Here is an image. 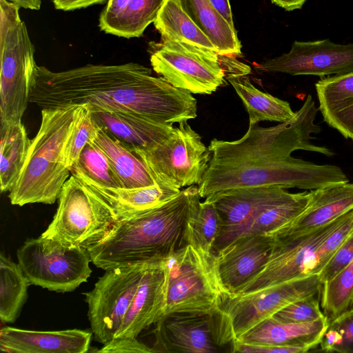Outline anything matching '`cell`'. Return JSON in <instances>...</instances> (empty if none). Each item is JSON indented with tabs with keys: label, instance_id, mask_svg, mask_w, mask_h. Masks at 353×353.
<instances>
[{
	"label": "cell",
	"instance_id": "obj_1",
	"mask_svg": "<svg viewBox=\"0 0 353 353\" xmlns=\"http://www.w3.org/2000/svg\"><path fill=\"white\" fill-rule=\"evenodd\" d=\"M318 110L309 94L294 117L286 122L268 128L249 124L247 132L236 141L213 139L208 145V168L197 185L200 197L249 187L312 190L349 182L338 166L317 165L291 156L298 150L334 154L329 148L311 143L312 134L321 132L314 123Z\"/></svg>",
	"mask_w": 353,
	"mask_h": 353
},
{
	"label": "cell",
	"instance_id": "obj_2",
	"mask_svg": "<svg viewBox=\"0 0 353 353\" xmlns=\"http://www.w3.org/2000/svg\"><path fill=\"white\" fill-rule=\"evenodd\" d=\"M30 102L41 109L88 103L92 111L126 112L171 125L197 116L192 93L132 62L88 64L61 72L38 66Z\"/></svg>",
	"mask_w": 353,
	"mask_h": 353
},
{
	"label": "cell",
	"instance_id": "obj_3",
	"mask_svg": "<svg viewBox=\"0 0 353 353\" xmlns=\"http://www.w3.org/2000/svg\"><path fill=\"white\" fill-rule=\"evenodd\" d=\"M200 199L198 186L191 185L161 205L118 219L101 241L87 249L91 262L105 270L166 259L186 245L187 223Z\"/></svg>",
	"mask_w": 353,
	"mask_h": 353
},
{
	"label": "cell",
	"instance_id": "obj_4",
	"mask_svg": "<svg viewBox=\"0 0 353 353\" xmlns=\"http://www.w3.org/2000/svg\"><path fill=\"white\" fill-rule=\"evenodd\" d=\"M82 104L41 109V121L25 164L9 191L12 205L53 204L71 175L66 148Z\"/></svg>",
	"mask_w": 353,
	"mask_h": 353
},
{
	"label": "cell",
	"instance_id": "obj_5",
	"mask_svg": "<svg viewBox=\"0 0 353 353\" xmlns=\"http://www.w3.org/2000/svg\"><path fill=\"white\" fill-rule=\"evenodd\" d=\"M169 313L215 314L234 296L224 285L217 255L188 244L163 261ZM163 314V315H164Z\"/></svg>",
	"mask_w": 353,
	"mask_h": 353
},
{
	"label": "cell",
	"instance_id": "obj_6",
	"mask_svg": "<svg viewBox=\"0 0 353 353\" xmlns=\"http://www.w3.org/2000/svg\"><path fill=\"white\" fill-rule=\"evenodd\" d=\"M19 8L0 0L1 123L21 121L30 102L38 65Z\"/></svg>",
	"mask_w": 353,
	"mask_h": 353
},
{
	"label": "cell",
	"instance_id": "obj_7",
	"mask_svg": "<svg viewBox=\"0 0 353 353\" xmlns=\"http://www.w3.org/2000/svg\"><path fill=\"white\" fill-rule=\"evenodd\" d=\"M117 220L100 195L71 174L61 189L52 221L41 235L87 250L101 241Z\"/></svg>",
	"mask_w": 353,
	"mask_h": 353
},
{
	"label": "cell",
	"instance_id": "obj_8",
	"mask_svg": "<svg viewBox=\"0 0 353 353\" xmlns=\"http://www.w3.org/2000/svg\"><path fill=\"white\" fill-rule=\"evenodd\" d=\"M18 264L30 285L69 292L87 282L92 270L86 249L41 235L17 250Z\"/></svg>",
	"mask_w": 353,
	"mask_h": 353
},
{
	"label": "cell",
	"instance_id": "obj_9",
	"mask_svg": "<svg viewBox=\"0 0 353 353\" xmlns=\"http://www.w3.org/2000/svg\"><path fill=\"white\" fill-rule=\"evenodd\" d=\"M321 287L318 275H312L230 299L215 314L221 346L239 341L290 303L320 293Z\"/></svg>",
	"mask_w": 353,
	"mask_h": 353
},
{
	"label": "cell",
	"instance_id": "obj_10",
	"mask_svg": "<svg viewBox=\"0 0 353 353\" xmlns=\"http://www.w3.org/2000/svg\"><path fill=\"white\" fill-rule=\"evenodd\" d=\"M153 70L172 85L192 94H210L225 83L215 51L178 41H163L152 51Z\"/></svg>",
	"mask_w": 353,
	"mask_h": 353
},
{
	"label": "cell",
	"instance_id": "obj_11",
	"mask_svg": "<svg viewBox=\"0 0 353 353\" xmlns=\"http://www.w3.org/2000/svg\"><path fill=\"white\" fill-rule=\"evenodd\" d=\"M155 177L178 189L199 185L211 159L208 147L187 121L161 142L140 150Z\"/></svg>",
	"mask_w": 353,
	"mask_h": 353
},
{
	"label": "cell",
	"instance_id": "obj_12",
	"mask_svg": "<svg viewBox=\"0 0 353 353\" xmlns=\"http://www.w3.org/2000/svg\"><path fill=\"white\" fill-rule=\"evenodd\" d=\"M150 264L107 269L93 289L83 293L95 341L104 345L115 337L141 279Z\"/></svg>",
	"mask_w": 353,
	"mask_h": 353
},
{
	"label": "cell",
	"instance_id": "obj_13",
	"mask_svg": "<svg viewBox=\"0 0 353 353\" xmlns=\"http://www.w3.org/2000/svg\"><path fill=\"white\" fill-rule=\"evenodd\" d=\"M347 214V212L325 225L302 234L270 235L274 243L268 262L258 274L239 290L236 296L305 277V268L313 253L343 223Z\"/></svg>",
	"mask_w": 353,
	"mask_h": 353
},
{
	"label": "cell",
	"instance_id": "obj_14",
	"mask_svg": "<svg viewBox=\"0 0 353 353\" xmlns=\"http://www.w3.org/2000/svg\"><path fill=\"white\" fill-rule=\"evenodd\" d=\"M266 72L320 77L353 73V43L341 44L328 39L292 43L287 53L255 65Z\"/></svg>",
	"mask_w": 353,
	"mask_h": 353
},
{
	"label": "cell",
	"instance_id": "obj_15",
	"mask_svg": "<svg viewBox=\"0 0 353 353\" xmlns=\"http://www.w3.org/2000/svg\"><path fill=\"white\" fill-rule=\"evenodd\" d=\"M154 324L153 352L214 353L221 347L215 314L169 313Z\"/></svg>",
	"mask_w": 353,
	"mask_h": 353
},
{
	"label": "cell",
	"instance_id": "obj_16",
	"mask_svg": "<svg viewBox=\"0 0 353 353\" xmlns=\"http://www.w3.org/2000/svg\"><path fill=\"white\" fill-rule=\"evenodd\" d=\"M292 194L281 186L265 185L233 189L206 197L214 203L222 222L214 252L222 249L228 238L250 219L287 200Z\"/></svg>",
	"mask_w": 353,
	"mask_h": 353
},
{
	"label": "cell",
	"instance_id": "obj_17",
	"mask_svg": "<svg viewBox=\"0 0 353 353\" xmlns=\"http://www.w3.org/2000/svg\"><path fill=\"white\" fill-rule=\"evenodd\" d=\"M273 243L270 235L250 234L238 237L216 253L221 280L234 297L264 268Z\"/></svg>",
	"mask_w": 353,
	"mask_h": 353
},
{
	"label": "cell",
	"instance_id": "obj_18",
	"mask_svg": "<svg viewBox=\"0 0 353 353\" xmlns=\"http://www.w3.org/2000/svg\"><path fill=\"white\" fill-rule=\"evenodd\" d=\"M163 261L151 263L145 271L115 337L137 338L164 314L166 285Z\"/></svg>",
	"mask_w": 353,
	"mask_h": 353
},
{
	"label": "cell",
	"instance_id": "obj_19",
	"mask_svg": "<svg viewBox=\"0 0 353 353\" xmlns=\"http://www.w3.org/2000/svg\"><path fill=\"white\" fill-rule=\"evenodd\" d=\"M92 332L79 329L35 331L9 326L0 331V350L11 353H85Z\"/></svg>",
	"mask_w": 353,
	"mask_h": 353
},
{
	"label": "cell",
	"instance_id": "obj_20",
	"mask_svg": "<svg viewBox=\"0 0 353 353\" xmlns=\"http://www.w3.org/2000/svg\"><path fill=\"white\" fill-rule=\"evenodd\" d=\"M307 208L294 220L268 235L296 236L325 225L353 210V183H336L310 191Z\"/></svg>",
	"mask_w": 353,
	"mask_h": 353
},
{
	"label": "cell",
	"instance_id": "obj_21",
	"mask_svg": "<svg viewBox=\"0 0 353 353\" xmlns=\"http://www.w3.org/2000/svg\"><path fill=\"white\" fill-rule=\"evenodd\" d=\"M92 115L109 136L134 150L152 147L167 139L174 129L173 125L126 112L92 111Z\"/></svg>",
	"mask_w": 353,
	"mask_h": 353
},
{
	"label": "cell",
	"instance_id": "obj_22",
	"mask_svg": "<svg viewBox=\"0 0 353 353\" xmlns=\"http://www.w3.org/2000/svg\"><path fill=\"white\" fill-rule=\"evenodd\" d=\"M328 325L327 318L312 322L288 323L270 317L250 330L237 341L297 346L309 352L319 345Z\"/></svg>",
	"mask_w": 353,
	"mask_h": 353
},
{
	"label": "cell",
	"instance_id": "obj_23",
	"mask_svg": "<svg viewBox=\"0 0 353 353\" xmlns=\"http://www.w3.org/2000/svg\"><path fill=\"white\" fill-rule=\"evenodd\" d=\"M165 1L108 0L99 16V28L121 37H139L154 23Z\"/></svg>",
	"mask_w": 353,
	"mask_h": 353
},
{
	"label": "cell",
	"instance_id": "obj_24",
	"mask_svg": "<svg viewBox=\"0 0 353 353\" xmlns=\"http://www.w3.org/2000/svg\"><path fill=\"white\" fill-rule=\"evenodd\" d=\"M323 120L345 138L353 139V73L322 78L315 84Z\"/></svg>",
	"mask_w": 353,
	"mask_h": 353
},
{
	"label": "cell",
	"instance_id": "obj_25",
	"mask_svg": "<svg viewBox=\"0 0 353 353\" xmlns=\"http://www.w3.org/2000/svg\"><path fill=\"white\" fill-rule=\"evenodd\" d=\"M92 141L106 155L122 188L148 187L159 181L148 166L139 150L130 148L111 137L98 125Z\"/></svg>",
	"mask_w": 353,
	"mask_h": 353
},
{
	"label": "cell",
	"instance_id": "obj_26",
	"mask_svg": "<svg viewBox=\"0 0 353 353\" xmlns=\"http://www.w3.org/2000/svg\"><path fill=\"white\" fill-rule=\"evenodd\" d=\"M85 183L112 207L118 219L130 218L161 205L181 190L161 180L154 185L134 189L108 188Z\"/></svg>",
	"mask_w": 353,
	"mask_h": 353
},
{
	"label": "cell",
	"instance_id": "obj_27",
	"mask_svg": "<svg viewBox=\"0 0 353 353\" xmlns=\"http://www.w3.org/2000/svg\"><path fill=\"white\" fill-rule=\"evenodd\" d=\"M185 12L209 38L219 55L241 54L236 31L214 8L210 0H179Z\"/></svg>",
	"mask_w": 353,
	"mask_h": 353
},
{
	"label": "cell",
	"instance_id": "obj_28",
	"mask_svg": "<svg viewBox=\"0 0 353 353\" xmlns=\"http://www.w3.org/2000/svg\"><path fill=\"white\" fill-rule=\"evenodd\" d=\"M241 99L249 115V124L262 121L286 122L295 116L290 103L256 88L247 74L225 75Z\"/></svg>",
	"mask_w": 353,
	"mask_h": 353
},
{
	"label": "cell",
	"instance_id": "obj_29",
	"mask_svg": "<svg viewBox=\"0 0 353 353\" xmlns=\"http://www.w3.org/2000/svg\"><path fill=\"white\" fill-rule=\"evenodd\" d=\"M0 135V186L5 192L11 190L20 175L31 139L22 121L1 123Z\"/></svg>",
	"mask_w": 353,
	"mask_h": 353
},
{
	"label": "cell",
	"instance_id": "obj_30",
	"mask_svg": "<svg viewBox=\"0 0 353 353\" xmlns=\"http://www.w3.org/2000/svg\"><path fill=\"white\" fill-rule=\"evenodd\" d=\"M154 24L162 41H181L216 52L211 41L185 12L179 0H165Z\"/></svg>",
	"mask_w": 353,
	"mask_h": 353
},
{
	"label": "cell",
	"instance_id": "obj_31",
	"mask_svg": "<svg viewBox=\"0 0 353 353\" xmlns=\"http://www.w3.org/2000/svg\"><path fill=\"white\" fill-rule=\"evenodd\" d=\"M311 197V192L293 193L287 200L267 208L234 232L222 249L239 236L250 234H267L283 228L303 212Z\"/></svg>",
	"mask_w": 353,
	"mask_h": 353
},
{
	"label": "cell",
	"instance_id": "obj_32",
	"mask_svg": "<svg viewBox=\"0 0 353 353\" xmlns=\"http://www.w3.org/2000/svg\"><path fill=\"white\" fill-rule=\"evenodd\" d=\"M30 285L19 264L0 254V319L14 323L28 298Z\"/></svg>",
	"mask_w": 353,
	"mask_h": 353
},
{
	"label": "cell",
	"instance_id": "obj_33",
	"mask_svg": "<svg viewBox=\"0 0 353 353\" xmlns=\"http://www.w3.org/2000/svg\"><path fill=\"white\" fill-rule=\"evenodd\" d=\"M221 228V218L214 203L205 199L203 202L200 201L188 220L185 231L186 245L212 252Z\"/></svg>",
	"mask_w": 353,
	"mask_h": 353
},
{
	"label": "cell",
	"instance_id": "obj_34",
	"mask_svg": "<svg viewBox=\"0 0 353 353\" xmlns=\"http://www.w3.org/2000/svg\"><path fill=\"white\" fill-rule=\"evenodd\" d=\"M70 171L71 174L87 183L108 188H122L106 155L92 141L83 148Z\"/></svg>",
	"mask_w": 353,
	"mask_h": 353
},
{
	"label": "cell",
	"instance_id": "obj_35",
	"mask_svg": "<svg viewBox=\"0 0 353 353\" xmlns=\"http://www.w3.org/2000/svg\"><path fill=\"white\" fill-rule=\"evenodd\" d=\"M321 306L329 321L353 307V261L322 284Z\"/></svg>",
	"mask_w": 353,
	"mask_h": 353
},
{
	"label": "cell",
	"instance_id": "obj_36",
	"mask_svg": "<svg viewBox=\"0 0 353 353\" xmlns=\"http://www.w3.org/2000/svg\"><path fill=\"white\" fill-rule=\"evenodd\" d=\"M353 231V210L347 212L343 223L317 248L307 263L305 276L319 275L343 242Z\"/></svg>",
	"mask_w": 353,
	"mask_h": 353
},
{
	"label": "cell",
	"instance_id": "obj_37",
	"mask_svg": "<svg viewBox=\"0 0 353 353\" xmlns=\"http://www.w3.org/2000/svg\"><path fill=\"white\" fill-rule=\"evenodd\" d=\"M319 346L323 352L353 353V307L329 321Z\"/></svg>",
	"mask_w": 353,
	"mask_h": 353
},
{
	"label": "cell",
	"instance_id": "obj_38",
	"mask_svg": "<svg viewBox=\"0 0 353 353\" xmlns=\"http://www.w3.org/2000/svg\"><path fill=\"white\" fill-rule=\"evenodd\" d=\"M97 128V125L93 119L90 106L88 103L82 104L76 125L66 148V163L70 169L78 161L83 148L94 138Z\"/></svg>",
	"mask_w": 353,
	"mask_h": 353
},
{
	"label": "cell",
	"instance_id": "obj_39",
	"mask_svg": "<svg viewBox=\"0 0 353 353\" xmlns=\"http://www.w3.org/2000/svg\"><path fill=\"white\" fill-rule=\"evenodd\" d=\"M320 294L296 301L272 317L280 322L288 323L312 322L327 318L320 307Z\"/></svg>",
	"mask_w": 353,
	"mask_h": 353
},
{
	"label": "cell",
	"instance_id": "obj_40",
	"mask_svg": "<svg viewBox=\"0 0 353 353\" xmlns=\"http://www.w3.org/2000/svg\"><path fill=\"white\" fill-rule=\"evenodd\" d=\"M353 261V231L343 242L318 275L322 284L334 277Z\"/></svg>",
	"mask_w": 353,
	"mask_h": 353
},
{
	"label": "cell",
	"instance_id": "obj_41",
	"mask_svg": "<svg viewBox=\"0 0 353 353\" xmlns=\"http://www.w3.org/2000/svg\"><path fill=\"white\" fill-rule=\"evenodd\" d=\"M101 353H151V347L138 341L137 338L121 336L112 339L97 350Z\"/></svg>",
	"mask_w": 353,
	"mask_h": 353
},
{
	"label": "cell",
	"instance_id": "obj_42",
	"mask_svg": "<svg viewBox=\"0 0 353 353\" xmlns=\"http://www.w3.org/2000/svg\"><path fill=\"white\" fill-rule=\"evenodd\" d=\"M232 352L243 353H303L307 352L305 348L292 345H261L243 342H234L231 344Z\"/></svg>",
	"mask_w": 353,
	"mask_h": 353
},
{
	"label": "cell",
	"instance_id": "obj_43",
	"mask_svg": "<svg viewBox=\"0 0 353 353\" xmlns=\"http://www.w3.org/2000/svg\"><path fill=\"white\" fill-rule=\"evenodd\" d=\"M54 8L65 11L86 8L92 5L102 3L107 0H52Z\"/></svg>",
	"mask_w": 353,
	"mask_h": 353
},
{
	"label": "cell",
	"instance_id": "obj_44",
	"mask_svg": "<svg viewBox=\"0 0 353 353\" xmlns=\"http://www.w3.org/2000/svg\"><path fill=\"white\" fill-rule=\"evenodd\" d=\"M210 1L226 21L234 28L229 0H210Z\"/></svg>",
	"mask_w": 353,
	"mask_h": 353
},
{
	"label": "cell",
	"instance_id": "obj_45",
	"mask_svg": "<svg viewBox=\"0 0 353 353\" xmlns=\"http://www.w3.org/2000/svg\"><path fill=\"white\" fill-rule=\"evenodd\" d=\"M271 2L286 11L301 9L307 0H270Z\"/></svg>",
	"mask_w": 353,
	"mask_h": 353
},
{
	"label": "cell",
	"instance_id": "obj_46",
	"mask_svg": "<svg viewBox=\"0 0 353 353\" xmlns=\"http://www.w3.org/2000/svg\"><path fill=\"white\" fill-rule=\"evenodd\" d=\"M19 8H23L31 10H39L41 5V0H6Z\"/></svg>",
	"mask_w": 353,
	"mask_h": 353
},
{
	"label": "cell",
	"instance_id": "obj_47",
	"mask_svg": "<svg viewBox=\"0 0 353 353\" xmlns=\"http://www.w3.org/2000/svg\"><path fill=\"white\" fill-rule=\"evenodd\" d=\"M352 140L353 141V139Z\"/></svg>",
	"mask_w": 353,
	"mask_h": 353
}]
</instances>
